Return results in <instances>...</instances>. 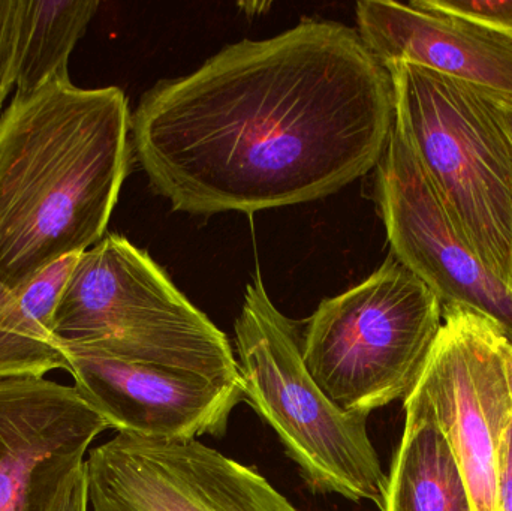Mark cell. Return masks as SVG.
Segmentation results:
<instances>
[{
    "label": "cell",
    "instance_id": "obj_11",
    "mask_svg": "<svg viewBox=\"0 0 512 511\" xmlns=\"http://www.w3.org/2000/svg\"><path fill=\"white\" fill-rule=\"evenodd\" d=\"M78 395L111 429L161 440L222 437L242 386L194 372L63 348Z\"/></svg>",
    "mask_w": 512,
    "mask_h": 511
},
{
    "label": "cell",
    "instance_id": "obj_19",
    "mask_svg": "<svg viewBox=\"0 0 512 511\" xmlns=\"http://www.w3.org/2000/svg\"><path fill=\"white\" fill-rule=\"evenodd\" d=\"M53 511H89L86 470H80L66 483L57 497Z\"/></svg>",
    "mask_w": 512,
    "mask_h": 511
},
{
    "label": "cell",
    "instance_id": "obj_2",
    "mask_svg": "<svg viewBox=\"0 0 512 511\" xmlns=\"http://www.w3.org/2000/svg\"><path fill=\"white\" fill-rule=\"evenodd\" d=\"M119 87L69 80L14 95L0 117V288L17 290L105 237L131 162Z\"/></svg>",
    "mask_w": 512,
    "mask_h": 511
},
{
    "label": "cell",
    "instance_id": "obj_15",
    "mask_svg": "<svg viewBox=\"0 0 512 511\" xmlns=\"http://www.w3.org/2000/svg\"><path fill=\"white\" fill-rule=\"evenodd\" d=\"M98 6V0H17L15 95L69 80V57Z\"/></svg>",
    "mask_w": 512,
    "mask_h": 511
},
{
    "label": "cell",
    "instance_id": "obj_4",
    "mask_svg": "<svg viewBox=\"0 0 512 511\" xmlns=\"http://www.w3.org/2000/svg\"><path fill=\"white\" fill-rule=\"evenodd\" d=\"M394 120L481 263L512 281V138L487 93L409 63L387 66Z\"/></svg>",
    "mask_w": 512,
    "mask_h": 511
},
{
    "label": "cell",
    "instance_id": "obj_5",
    "mask_svg": "<svg viewBox=\"0 0 512 511\" xmlns=\"http://www.w3.org/2000/svg\"><path fill=\"white\" fill-rule=\"evenodd\" d=\"M234 329L243 398L276 432L307 486L384 510L388 477L369 417L345 413L319 389L301 356L303 330L273 305L259 275L246 287Z\"/></svg>",
    "mask_w": 512,
    "mask_h": 511
},
{
    "label": "cell",
    "instance_id": "obj_17",
    "mask_svg": "<svg viewBox=\"0 0 512 511\" xmlns=\"http://www.w3.org/2000/svg\"><path fill=\"white\" fill-rule=\"evenodd\" d=\"M15 17L17 0H0V110L15 86Z\"/></svg>",
    "mask_w": 512,
    "mask_h": 511
},
{
    "label": "cell",
    "instance_id": "obj_21",
    "mask_svg": "<svg viewBox=\"0 0 512 511\" xmlns=\"http://www.w3.org/2000/svg\"><path fill=\"white\" fill-rule=\"evenodd\" d=\"M502 357H504L505 372H507L508 384H510L512 396V341L510 338H505L502 342Z\"/></svg>",
    "mask_w": 512,
    "mask_h": 511
},
{
    "label": "cell",
    "instance_id": "obj_18",
    "mask_svg": "<svg viewBox=\"0 0 512 511\" xmlns=\"http://www.w3.org/2000/svg\"><path fill=\"white\" fill-rule=\"evenodd\" d=\"M496 511H512V420L499 447Z\"/></svg>",
    "mask_w": 512,
    "mask_h": 511
},
{
    "label": "cell",
    "instance_id": "obj_1",
    "mask_svg": "<svg viewBox=\"0 0 512 511\" xmlns=\"http://www.w3.org/2000/svg\"><path fill=\"white\" fill-rule=\"evenodd\" d=\"M393 125L390 72L357 30L304 20L156 84L131 114V144L176 212L252 215L360 179Z\"/></svg>",
    "mask_w": 512,
    "mask_h": 511
},
{
    "label": "cell",
    "instance_id": "obj_20",
    "mask_svg": "<svg viewBox=\"0 0 512 511\" xmlns=\"http://www.w3.org/2000/svg\"><path fill=\"white\" fill-rule=\"evenodd\" d=\"M489 96L495 102L496 107H498L499 114H501L502 120H504L505 126H507L512 138V105L505 102L504 99L496 98V96L492 95Z\"/></svg>",
    "mask_w": 512,
    "mask_h": 511
},
{
    "label": "cell",
    "instance_id": "obj_13",
    "mask_svg": "<svg viewBox=\"0 0 512 511\" xmlns=\"http://www.w3.org/2000/svg\"><path fill=\"white\" fill-rule=\"evenodd\" d=\"M405 429L382 511H475L462 468L423 393L405 399Z\"/></svg>",
    "mask_w": 512,
    "mask_h": 511
},
{
    "label": "cell",
    "instance_id": "obj_3",
    "mask_svg": "<svg viewBox=\"0 0 512 511\" xmlns=\"http://www.w3.org/2000/svg\"><path fill=\"white\" fill-rule=\"evenodd\" d=\"M60 347L240 383L227 335L119 234L78 255L54 311Z\"/></svg>",
    "mask_w": 512,
    "mask_h": 511
},
{
    "label": "cell",
    "instance_id": "obj_9",
    "mask_svg": "<svg viewBox=\"0 0 512 511\" xmlns=\"http://www.w3.org/2000/svg\"><path fill=\"white\" fill-rule=\"evenodd\" d=\"M376 201L391 255L420 278L442 306L495 321L512 341V293L477 257L451 221L396 120L376 167Z\"/></svg>",
    "mask_w": 512,
    "mask_h": 511
},
{
    "label": "cell",
    "instance_id": "obj_14",
    "mask_svg": "<svg viewBox=\"0 0 512 511\" xmlns=\"http://www.w3.org/2000/svg\"><path fill=\"white\" fill-rule=\"evenodd\" d=\"M78 255L62 258L17 290L0 288V380L44 378L54 369L68 372L53 320Z\"/></svg>",
    "mask_w": 512,
    "mask_h": 511
},
{
    "label": "cell",
    "instance_id": "obj_10",
    "mask_svg": "<svg viewBox=\"0 0 512 511\" xmlns=\"http://www.w3.org/2000/svg\"><path fill=\"white\" fill-rule=\"evenodd\" d=\"M110 423L71 386L0 380V511H53Z\"/></svg>",
    "mask_w": 512,
    "mask_h": 511
},
{
    "label": "cell",
    "instance_id": "obj_12",
    "mask_svg": "<svg viewBox=\"0 0 512 511\" xmlns=\"http://www.w3.org/2000/svg\"><path fill=\"white\" fill-rule=\"evenodd\" d=\"M358 35L384 68L409 63L512 101V42L462 18L391 0L357 3Z\"/></svg>",
    "mask_w": 512,
    "mask_h": 511
},
{
    "label": "cell",
    "instance_id": "obj_7",
    "mask_svg": "<svg viewBox=\"0 0 512 511\" xmlns=\"http://www.w3.org/2000/svg\"><path fill=\"white\" fill-rule=\"evenodd\" d=\"M84 465L93 511H300L254 468L200 440L117 432Z\"/></svg>",
    "mask_w": 512,
    "mask_h": 511
},
{
    "label": "cell",
    "instance_id": "obj_6",
    "mask_svg": "<svg viewBox=\"0 0 512 511\" xmlns=\"http://www.w3.org/2000/svg\"><path fill=\"white\" fill-rule=\"evenodd\" d=\"M442 323L436 294L390 255L357 287L322 300L301 333V356L333 404L369 417L414 392Z\"/></svg>",
    "mask_w": 512,
    "mask_h": 511
},
{
    "label": "cell",
    "instance_id": "obj_23",
    "mask_svg": "<svg viewBox=\"0 0 512 511\" xmlns=\"http://www.w3.org/2000/svg\"><path fill=\"white\" fill-rule=\"evenodd\" d=\"M510 290H511V293H512V281H511V285H510Z\"/></svg>",
    "mask_w": 512,
    "mask_h": 511
},
{
    "label": "cell",
    "instance_id": "obj_16",
    "mask_svg": "<svg viewBox=\"0 0 512 511\" xmlns=\"http://www.w3.org/2000/svg\"><path fill=\"white\" fill-rule=\"evenodd\" d=\"M412 3L462 18L512 42V0H414Z\"/></svg>",
    "mask_w": 512,
    "mask_h": 511
},
{
    "label": "cell",
    "instance_id": "obj_22",
    "mask_svg": "<svg viewBox=\"0 0 512 511\" xmlns=\"http://www.w3.org/2000/svg\"><path fill=\"white\" fill-rule=\"evenodd\" d=\"M504 101H505V99H504ZM505 102H508V104H511V105H512V101H505Z\"/></svg>",
    "mask_w": 512,
    "mask_h": 511
},
{
    "label": "cell",
    "instance_id": "obj_8",
    "mask_svg": "<svg viewBox=\"0 0 512 511\" xmlns=\"http://www.w3.org/2000/svg\"><path fill=\"white\" fill-rule=\"evenodd\" d=\"M442 318L415 389L423 393L453 449L475 511H496L499 447L512 420L502 357L507 333L462 306H442Z\"/></svg>",
    "mask_w": 512,
    "mask_h": 511
}]
</instances>
